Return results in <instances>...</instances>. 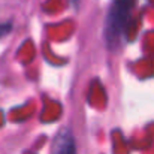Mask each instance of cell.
Instances as JSON below:
<instances>
[{
  "label": "cell",
  "instance_id": "1",
  "mask_svg": "<svg viewBox=\"0 0 154 154\" xmlns=\"http://www.w3.org/2000/svg\"><path fill=\"white\" fill-rule=\"evenodd\" d=\"M135 0H114L105 23V41L106 45L114 50L120 45L130 18V12Z\"/></svg>",
  "mask_w": 154,
  "mask_h": 154
},
{
  "label": "cell",
  "instance_id": "2",
  "mask_svg": "<svg viewBox=\"0 0 154 154\" xmlns=\"http://www.w3.org/2000/svg\"><path fill=\"white\" fill-rule=\"evenodd\" d=\"M51 154H75V141L70 130L61 129L57 133L52 142Z\"/></svg>",
  "mask_w": 154,
  "mask_h": 154
},
{
  "label": "cell",
  "instance_id": "3",
  "mask_svg": "<svg viewBox=\"0 0 154 154\" xmlns=\"http://www.w3.org/2000/svg\"><path fill=\"white\" fill-rule=\"evenodd\" d=\"M11 30V24H0V38L5 36Z\"/></svg>",
  "mask_w": 154,
  "mask_h": 154
}]
</instances>
